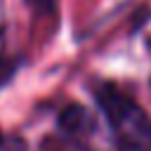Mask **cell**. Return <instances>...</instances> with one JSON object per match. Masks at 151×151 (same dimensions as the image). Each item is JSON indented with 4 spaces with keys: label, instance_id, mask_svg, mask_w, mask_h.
Here are the masks:
<instances>
[{
    "label": "cell",
    "instance_id": "6da1fadb",
    "mask_svg": "<svg viewBox=\"0 0 151 151\" xmlns=\"http://www.w3.org/2000/svg\"><path fill=\"white\" fill-rule=\"evenodd\" d=\"M97 99L113 137L125 151H151V120L132 97L116 85H101Z\"/></svg>",
    "mask_w": 151,
    "mask_h": 151
},
{
    "label": "cell",
    "instance_id": "7a4b0ae2",
    "mask_svg": "<svg viewBox=\"0 0 151 151\" xmlns=\"http://www.w3.org/2000/svg\"><path fill=\"white\" fill-rule=\"evenodd\" d=\"M90 125H92V118H90L87 109H83V106H68V109H64V113H61V127L68 134L80 137L83 132L90 130Z\"/></svg>",
    "mask_w": 151,
    "mask_h": 151
},
{
    "label": "cell",
    "instance_id": "3957f363",
    "mask_svg": "<svg viewBox=\"0 0 151 151\" xmlns=\"http://www.w3.org/2000/svg\"><path fill=\"white\" fill-rule=\"evenodd\" d=\"M5 28H7V21H5V5L0 0V59H2V52H5Z\"/></svg>",
    "mask_w": 151,
    "mask_h": 151
},
{
    "label": "cell",
    "instance_id": "277c9868",
    "mask_svg": "<svg viewBox=\"0 0 151 151\" xmlns=\"http://www.w3.org/2000/svg\"><path fill=\"white\" fill-rule=\"evenodd\" d=\"M31 2L42 12H52V7H54V0H31Z\"/></svg>",
    "mask_w": 151,
    "mask_h": 151
},
{
    "label": "cell",
    "instance_id": "5b68a950",
    "mask_svg": "<svg viewBox=\"0 0 151 151\" xmlns=\"http://www.w3.org/2000/svg\"><path fill=\"white\" fill-rule=\"evenodd\" d=\"M0 142H2V134H0Z\"/></svg>",
    "mask_w": 151,
    "mask_h": 151
}]
</instances>
